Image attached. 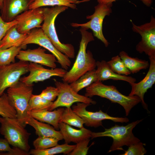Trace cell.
<instances>
[{"label":"cell","mask_w":155,"mask_h":155,"mask_svg":"<svg viewBox=\"0 0 155 155\" xmlns=\"http://www.w3.org/2000/svg\"><path fill=\"white\" fill-rule=\"evenodd\" d=\"M87 30L82 27L80 30L82 38L78 53L71 68L62 78L64 82L71 84L96 67V61L92 53L89 50L86 51L88 43L94 40L92 34Z\"/></svg>","instance_id":"6da1fadb"},{"label":"cell","mask_w":155,"mask_h":155,"mask_svg":"<svg viewBox=\"0 0 155 155\" xmlns=\"http://www.w3.org/2000/svg\"><path fill=\"white\" fill-rule=\"evenodd\" d=\"M85 96L90 98L98 96L118 103L124 109L126 116L129 115L133 107L141 102L137 96H126L121 93L115 86L105 85L98 81L86 88Z\"/></svg>","instance_id":"7a4b0ae2"},{"label":"cell","mask_w":155,"mask_h":155,"mask_svg":"<svg viewBox=\"0 0 155 155\" xmlns=\"http://www.w3.org/2000/svg\"><path fill=\"white\" fill-rule=\"evenodd\" d=\"M33 86V84H26L19 80L7 89L9 100L16 112V118L25 127L29 116V102Z\"/></svg>","instance_id":"3957f363"},{"label":"cell","mask_w":155,"mask_h":155,"mask_svg":"<svg viewBox=\"0 0 155 155\" xmlns=\"http://www.w3.org/2000/svg\"><path fill=\"white\" fill-rule=\"evenodd\" d=\"M68 8L63 6H56L51 8L43 7L44 18L41 28L58 50L69 58H73L75 54L73 46L71 44H65L60 41L55 26L56 17Z\"/></svg>","instance_id":"277c9868"},{"label":"cell","mask_w":155,"mask_h":155,"mask_svg":"<svg viewBox=\"0 0 155 155\" xmlns=\"http://www.w3.org/2000/svg\"><path fill=\"white\" fill-rule=\"evenodd\" d=\"M0 133L10 145L28 152L31 133L16 118L0 117Z\"/></svg>","instance_id":"5b68a950"},{"label":"cell","mask_w":155,"mask_h":155,"mask_svg":"<svg viewBox=\"0 0 155 155\" xmlns=\"http://www.w3.org/2000/svg\"><path fill=\"white\" fill-rule=\"evenodd\" d=\"M143 119L133 122L125 126L115 125L108 129H105L103 132H92L91 138L93 139L99 137H108L112 138V144L108 152L116 150H123L124 146H129L140 141L132 133L133 129L142 122Z\"/></svg>","instance_id":"8992f818"},{"label":"cell","mask_w":155,"mask_h":155,"mask_svg":"<svg viewBox=\"0 0 155 155\" xmlns=\"http://www.w3.org/2000/svg\"><path fill=\"white\" fill-rule=\"evenodd\" d=\"M113 3H100L95 7L94 13L92 15L86 16V18L90 20L85 23L78 24L72 23L71 25L73 27H82L87 30L91 29L93 31L94 36L100 40L106 47L109 43L104 37L102 32V24L103 20L106 16H109L112 12L111 7Z\"/></svg>","instance_id":"52a82bcc"},{"label":"cell","mask_w":155,"mask_h":155,"mask_svg":"<svg viewBox=\"0 0 155 155\" xmlns=\"http://www.w3.org/2000/svg\"><path fill=\"white\" fill-rule=\"evenodd\" d=\"M31 44L38 45L49 50L55 56L57 62L61 65L62 68L67 70L70 67L71 63L69 58L55 48L41 28L32 29L22 45L26 48L27 44Z\"/></svg>","instance_id":"ba28073f"},{"label":"cell","mask_w":155,"mask_h":155,"mask_svg":"<svg viewBox=\"0 0 155 155\" xmlns=\"http://www.w3.org/2000/svg\"><path fill=\"white\" fill-rule=\"evenodd\" d=\"M132 30L141 36L136 49L140 53H144L149 57L155 59V18L151 16L150 21L140 26L132 22Z\"/></svg>","instance_id":"9c48e42d"},{"label":"cell","mask_w":155,"mask_h":155,"mask_svg":"<svg viewBox=\"0 0 155 155\" xmlns=\"http://www.w3.org/2000/svg\"><path fill=\"white\" fill-rule=\"evenodd\" d=\"M59 93L57 100L48 109L51 111L60 107H71L75 102H82L94 104L96 102L90 97L80 95L74 91L69 84L55 81Z\"/></svg>","instance_id":"30bf717a"},{"label":"cell","mask_w":155,"mask_h":155,"mask_svg":"<svg viewBox=\"0 0 155 155\" xmlns=\"http://www.w3.org/2000/svg\"><path fill=\"white\" fill-rule=\"evenodd\" d=\"M29 64L28 62L19 60L0 66V96L18 82L22 75L28 72Z\"/></svg>","instance_id":"8fae6325"},{"label":"cell","mask_w":155,"mask_h":155,"mask_svg":"<svg viewBox=\"0 0 155 155\" xmlns=\"http://www.w3.org/2000/svg\"><path fill=\"white\" fill-rule=\"evenodd\" d=\"M90 104L84 102H78L72 106L73 110L84 120L87 127H96L102 125V121L110 120L114 122L127 123L129 120L127 117H119L111 116L101 110L93 112L88 111L86 108Z\"/></svg>","instance_id":"7c38bea8"},{"label":"cell","mask_w":155,"mask_h":155,"mask_svg":"<svg viewBox=\"0 0 155 155\" xmlns=\"http://www.w3.org/2000/svg\"><path fill=\"white\" fill-rule=\"evenodd\" d=\"M44 18L43 7L28 9L15 18L17 22V30L21 34H28L34 28H41Z\"/></svg>","instance_id":"4fadbf2b"},{"label":"cell","mask_w":155,"mask_h":155,"mask_svg":"<svg viewBox=\"0 0 155 155\" xmlns=\"http://www.w3.org/2000/svg\"><path fill=\"white\" fill-rule=\"evenodd\" d=\"M28 70L29 75L21 77L20 80L27 84L43 81L53 76L63 78L67 71L62 68H46L40 64L32 62L29 63Z\"/></svg>","instance_id":"5bb4252c"},{"label":"cell","mask_w":155,"mask_h":155,"mask_svg":"<svg viewBox=\"0 0 155 155\" xmlns=\"http://www.w3.org/2000/svg\"><path fill=\"white\" fill-rule=\"evenodd\" d=\"M46 51L45 48L41 47L34 49L21 50L16 58L19 60L37 63L51 68H56L57 61L56 57L53 54L46 53Z\"/></svg>","instance_id":"9a60e30c"},{"label":"cell","mask_w":155,"mask_h":155,"mask_svg":"<svg viewBox=\"0 0 155 155\" xmlns=\"http://www.w3.org/2000/svg\"><path fill=\"white\" fill-rule=\"evenodd\" d=\"M149 58L150 61L149 68L146 75L140 82L130 84L131 90L129 95L138 96L141 99V102L144 108L147 110L148 106L144 100V95L155 82V59Z\"/></svg>","instance_id":"2e32d148"},{"label":"cell","mask_w":155,"mask_h":155,"mask_svg":"<svg viewBox=\"0 0 155 155\" xmlns=\"http://www.w3.org/2000/svg\"><path fill=\"white\" fill-rule=\"evenodd\" d=\"M31 0H3L0 16L6 22H11L19 15L29 9Z\"/></svg>","instance_id":"e0dca14e"},{"label":"cell","mask_w":155,"mask_h":155,"mask_svg":"<svg viewBox=\"0 0 155 155\" xmlns=\"http://www.w3.org/2000/svg\"><path fill=\"white\" fill-rule=\"evenodd\" d=\"M59 128L65 143L68 144L71 142L77 143L87 138L91 137L92 132L84 127L77 129L70 125L60 122Z\"/></svg>","instance_id":"ac0fdd59"},{"label":"cell","mask_w":155,"mask_h":155,"mask_svg":"<svg viewBox=\"0 0 155 155\" xmlns=\"http://www.w3.org/2000/svg\"><path fill=\"white\" fill-rule=\"evenodd\" d=\"M64 109L60 107L53 111L46 109L33 110L29 112L28 115L40 121L51 124L58 130L60 117Z\"/></svg>","instance_id":"d6986e66"},{"label":"cell","mask_w":155,"mask_h":155,"mask_svg":"<svg viewBox=\"0 0 155 155\" xmlns=\"http://www.w3.org/2000/svg\"><path fill=\"white\" fill-rule=\"evenodd\" d=\"M96 73L97 81H102L109 79L120 80L127 82L130 84L135 82V78L130 76L118 74L109 67L107 62L104 60L97 61L96 63Z\"/></svg>","instance_id":"ffe728a7"},{"label":"cell","mask_w":155,"mask_h":155,"mask_svg":"<svg viewBox=\"0 0 155 155\" xmlns=\"http://www.w3.org/2000/svg\"><path fill=\"white\" fill-rule=\"evenodd\" d=\"M26 123V125H29L34 128L36 134L38 136L53 137L59 141L63 139L60 131H57L49 124L40 121L30 116L27 119Z\"/></svg>","instance_id":"44dd1931"},{"label":"cell","mask_w":155,"mask_h":155,"mask_svg":"<svg viewBox=\"0 0 155 155\" xmlns=\"http://www.w3.org/2000/svg\"><path fill=\"white\" fill-rule=\"evenodd\" d=\"M28 35L19 32L17 30L16 25L13 26L7 31L1 40L0 50L14 46H22V44Z\"/></svg>","instance_id":"7402d4cb"},{"label":"cell","mask_w":155,"mask_h":155,"mask_svg":"<svg viewBox=\"0 0 155 155\" xmlns=\"http://www.w3.org/2000/svg\"><path fill=\"white\" fill-rule=\"evenodd\" d=\"M119 56L131 73H136L141 70L148 68L150 64L148 61L137 57H131L124 51H121Z\"/></svg>","instance_id":"603a6c76"},{"label":"cell","mask_w":155,"mask_h":155,"mask_svg":"<svg viewBox=\"0 0 155 155\" xmlns=\"http://www.w3.org/2000/svg\"><path fill=\"white\" fill-rule=\"evenodd\" d=\"M78 0H31L29 9L46 6H63L75 9Z\"/></svg>","instance_id":"cb8c5ba5"},{"label":"cell","mask_w":155,"mask_h":155,"mask_svg":"<svg viewBox=\"0 0 155 155\" xmlns=\"http://www.w3.org/2000/svg\"><path fill=\"white\" fill-rule=\"evenodd\" d=\"M97 81L96 69H94L87 72L69 85L74 91L78 93L84 88H86Z\"/></svg>","instance_id":"d4e9b609"},{"label":"cell","mask_w":155,"mask_h":155,"mask_svg":"<svg viewBox=\"0 0 155 155\" xmlns=\"http://www.w3.org/2000/svg\"><path fill=\"white\" fill-rule=\"evenodd\" d=\"M75 146L66 143L62 145L58 144L55 146L44 150L31 149L29 153V155H53L61 153L68 154L73 150Z\"/></svg>","instance_id":"484cf974"},{"label":"cell","mask_w":155,"mask_h":155,"mask_svg":"<svg viewBox=\"0 0 155 155\" xmlns=\"http://www.w3.org/2000/svg\"><path fill=\"white\" fill-rule=\"evenodd\" d=\"M60 122L79 128L84 127V123L83 119L71 107L64 109L60 117Z\"/></svg>","instance_id":"4316f807"},{"label":"cell","mask_w":155,"mask_h":155,"mask_svg":"<svg viewBox=\"0 0 155 155\" xmlns=\"http://www.w3.org/2000/svg\"><path fill=\"white\" fill-rule=\"evenodd\" d=\"M24 49L22 46H13L0 50V66L16 62L15 58L20 50Z\"/></svg>","instance_id":"83f0119b"},{"label":"cell","mask_w":155,"mask_h":155,"mask_svg":"<svg viewBox=\"0 0 155 155\" xmlns=\"http://www.w3.org/2000/svg\"><path fill=\"white\" fill-rule=\"evenodd\" d=\"M0 115L2 117L16 118V112L10 102L6 93L0 96Z\"/></svg>","instance_id":"f1b7e54d"},{"label":"cell","mask_w":155,"mask_h":155,"mask_svg":"<svg viewBox=\"0 0 155 155\" xmlns=\"http://www.w3.org/2000/svg\"><path fill=\"white\" fill-rule=\"evenodd\" d=\"M107 63L110 69L118 74L127 76L131 73L119 55L112 57Z\"/></svg>","instance_id":"f546056e"},{"label":"cell","mask_w":155,"mask_h":155,"mask_svg":"<svg viewBox=\"0 0 155 155\" xmlns=\"http://www.w3.org/2000/svg\"><path fill=\"white\" fill-rule=\"evenodd\" d=\"M53 103V102L49 101L42 98L39 95L32 94L29 102V113L33 110L46 109L48 110Z\"/></svg>","instance_id":"4dcf8cb0"},{"label":"cell","mask_w":155,"mask_h":155,"mask_svg":"<svg viewBox=\"0 0 155 155\" xmlns=\"http://www.w3.org/2000/svg\"><path fill=\"white\" fill-rule=\"evenodd\" d=\"M59 141L53 137L38 136L33 141V144L35 149L44 150L56 146Z\"/></svg>","instance_id":"1f68e13d"},{"label":"cell","mask_w":155,"mask_h":155,"mask_svg":"<svg viewBox=\"0 0 155 155\" xmlns=\"http://www.w3.org/2000/svg\"><path fill=\"white\" fill-rule=\"evenodd\" d=\"M25 154L24 151L18 148H11L5 139L0 138V155H24Z\"/></svg>","instance_id":"d6a6232c"},{"label":"cell","mask_w":155,"mask_h":155,"mask_svg":"<svg viewBox=\"0 0 155 155\" xmlns=\"http://www.w3.org/2000/svg\"><path fill=\"white\" fill-rule=\"evenodd\" d=\"M145 144L140 141L129 146L127 150L121 155H144L147 150L144 147Z\"/></svg>","instance_id":"836d02e7"},{"label":"cell","mask_w":155,"mask_h":155,"mask_svg":"<svg viewBox=\"0 0 155 155\" xmlns=\"http://www.w3.org/2000/svg\"><path fill=\"white\" fill-rule=\"evenodd\" d=\"M90 138L83 140L76 143L73 150L68 155H86L87 154L89 147L88 146Z\"/></svg>","instance_id":"e575fe53"},{"label":"cell","mask_w":155,"mask_h":155,"mask_svg":"<svg viewBox=\"0 0 155 155\" xmlns=\"http://www.w3.org/2000/svg\"><path fill=\"white\" fill-rule=\"evenodd\" d=\"M58 90L56 87H47L39 95L42 98L50 101L53 102L57 97Z\"/></svg>","instance_id":"d590c367"},{"label":"cell","mask_w":155,"mask_h":155,"mask_svg":"<svg viewBox=\"0 0 155 155\" xmlns=\"http://www.w3.org/2000/svg\"><path fill=\"white\" fill-rule=\"evenodd\" d=\"M17 23L16 19L9 22L4 21L0 14V42L7 31L11 27L16 25Z\"/></svg>","instance_id":"8d00e7d4"},{"label":"cell","mask_w":155,"mask_h":155,"mask_svg":"<svg viewBox=\"0 0 155 155\" xmlns=\"http://www.w3.org/2000/svg\"><path fill=\"white\" fill-rule=\"evenodd\" d=\"M98 3L108 4L113 3L117 0H97ZM143 3L147 6H150L152 3V0H141Z\"/></svg>","instance_id":"74e56055"},{"label":"cell","mask_w":155,"mask_h":155,"mask_svg":"<svg viewBox=\"0 0 155 155\" xmlns=\"http://www.w3.org/2000/svg\"><path fill=\"white\" fill-rule=\"evenodd\" d=\"M90 0H82V1H79L78 2V3H81L86 2H87L88 1H90Z\"/></svg>","instance_id":"f35d334b"},{"label":"cell","mask_w":155,"mask_h":155,"mask_svg":"<svg viewBox=\"0 0 155 155\" xmlns=\"http://www.w3.org/2000/svg\"><path fill=\"white\" fill-rule=\"evenodd\" d=\"M3 0H0V10L2 8V7Z\"/></svg>","instance_id":"ab89813d"}]
</instances>
